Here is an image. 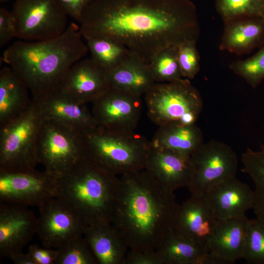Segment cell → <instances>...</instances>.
Wrapping results in <instances>:
<instances>
[{
  "mask_svg": "<svg viewBox=\"0 0 264 264\" xmlns=\"http://www.w3.org/2000/svg\"><path fill=\"white\" fill-rule=\"evenodd\" d=\"M79 27L85 39L114 40L148 64L161 50L197 42L200 34L190 0H94Z\"/></svg>",
  "mask_w": 264,
  "mask_h": 264,
  "instance_id": "cell-1",
  "label": "cell"
},
{
  "mask_svg": "<svg viewBox=\"0 0 264 264\" xmlns=\"http://www.w3.org/2000/svg\"><path fill=\"white\" fill-rule=\"evenodd\" d=\"M179 207L147 170L120 176L111 223L129 250L155 251L173 231Z\"/></svg>",
  "mask_w": 264,
  "mask_h": 264,
  "instance_id": "cell-2",
  "label": "cell"
},
{
  "mask_svg": "<svg viewBox=\"0 0 264 264\" xmlns=\"http://www.w3.org/2000/svg\"><path fill=\"white\" fill-rule=\"evenodd\" d=\"M80 27L70 23L60 35L38 41H17L3 53V61L25 83L37 100L58 88L67 70L87 53Z\"/></svg>",
  "mask_w": 264,
  "mask_h": 264,
  "instance_id": "cell-3",
  "label": "cell"
},
{
  "mask_svg": "<svg viewBox=\"0 0 264 264\" xmlns=\"http://www.w3.org/2000/svg\"><path fill=\"white\" fill-rule=\"evenodd\" d=\"M119 184L118 176L86 156L56 178L55 198L69 204L88 227L111 223Z\"/></svg>",
  "mask_w": 264,
  "mask_h": 264,
  "instance_id": "cell-4",
  "label": "cell"
},
{
  "mask_svg": "<svg viewBox=\"0 0 264 264\" xmlns=\"http://www.w3.org/2000/svg\"><path fill=\"white\" fill-rule=\"evenodd\" d=\"M86 156L115 175L145 169L151 143L134 131L96 126L84 133Z\"/></svg>",
  "mask_w": 264,
  "mask_h": 264,
  "instance_id": "cell-5",
  "label": "cell"
},
{
  "mask_svg": "<svg viewBox=\"0 0 264 264\" xmlns=\"http://www.w3.org/2000/svg\"><path fill=\"white\" fill-rule=\"evenodd\" d=\"M44 118L37 103L0 126V172L32 171L38 164L37 148Z\"/></svg>",
  "mask_w": 264,
  "mask_h": 264,
  "instance_id": "cell-6",
  "label": "cell"
},
{
  "mask_svg": "<svg viewBox=\"0 0 264 264\" xmlns=\"http://www.w3.org/2000/svg\"><path fill=\"white\" fill-rule=\"evenodd\" d=\"M144 95L148 116L158 127L195 124L203 108L199 92L186 78L155 83Z\"/></svg>",
  "mask_w": 264,
  "mask_h": 264,
  "instance_id": "cell-7",
  "label": "cell"
},
{
  "mask_svg": "<svg viewBox=\"0 0 264 264\" xmlns=\"http://www.w3.org/2000/svg\"><path fill=\"white\" fill-rule=\"evenodd\" d=\"M38 163L57 178L86 156L84 133L51 120L44 119L37 143Z\"/></svg>",
  "mask_w": 264,
  "mask_h": 264,
  "instance_id": "cell-8",
  "label": "cell"
},
{
  "mask_svg": "<svg viewBox=\"0 0 264 264\" xmlns=\"http://www.w3.org/2000/svg\"><path fill=\"white\" fill-rule=\"evenodd\" d=\"M12 12L16 37L26 41L54 38L68 26V15L58 0H15Z\"/></svg>",
  "mask_w": 264,
  "mask_h": 264,
  "instance_id": "cell-9",
  "label": "cell"
},
{
  "mask_svg": "<svg viewBox=\"0 0 264 264\" xmlns=\"http://www.w3.org/2000/svg\"><path fill=\"white\" fill-rule=\"evenodd\" d=\"M193 177L188 187L192 194L203 195L212 186L236 176L237 155L228 144L212 140L203 143L191 156Z\"/></svg>",
  "mask_w": 264,
  "mask_h": 264,
  "instance_id": "cell-10",
  "label": "cell"
},
{
  "mask_svg": "<svg viewBox=\"0 0 264 264\" xmlns=\"http://www.w3.org/2000/svg\"><path fill=\"white\" fill-rule=\"evenodd\" d=\"M39 208L36 234L44 247L59 248L83 236L88 227L75 210L59 198H54Z\"/></svg>",
  "mask_w": 264,
  "mask_h": 264,
  "instance_id": "cell-11",
  "label": "cell"
},
{
  "mask_svg": "<svg viewBox=\"0 0 264 264\" xmlns=\"http://www.w3.org/2000/svg\"><path fill=\"white\" fill-rule=\"evenodd\" d=\"M56 178L44 171L0 172L1 202L40 207L56 197Z\"/></svg>",
  "mask_w": 264,
  "mask_h": 264,
  "instance_id": "cell-12",
  "label": "cell"
},
{
  "mask_svg": "<svg viewBox=\"0 0 264 264\" xmlns=\"http://www.w3.org/2000/svg\"><path fill=\"white\" fill-rule=\"evenodd\" d=\"M92 104L97 126L105 128L134 131L141 117V97L113 87H110Z\"/></svg>",
  "mask_w": 264,
  "mask_h": 264,
  "instance_id": "cell-13",
  "label": "cell"
},
{
  "mask_svg": "<svg viewBox=\"0 0 264 264\" xmlns=\"http://www.w3.org/2000/svg\"><path fill=\"white\" fill-rule=\"evenodd\" d=\"M27 206L1 202L0 255L11 259L23 249L36 234L37 218Z\"/></svg>",
  "mask_w": 264,
  "mask_h": 264,
  "instance_id": "cell-14",
  "label": "cell"
},
{
  "mask_svg": "<svg viewBox=\"0 0 264 264\" xmlns=\"http://www.w3.org/2000/svg\"><path fill=\"white\" fill-rule=\"evenodd\" d=\"M110 88L107 71L90 58L74 63L66 72L58 88L88 104L98 99Z\"/></svg>",
  "mask_w": 264,
  "mask_h": 264,
  "instance_id": "cell-15",
  "label": "cell"
},
{
  "mask_svg": "<svg viewBox=\"0 0 264 264\" xmlns=\"http://www.w3.org/2000/svg\"><path fill=\"white\" fill-rule=\"evenodd\" d=\"M204 194L194 195L179 205L173 230L207 251L209 242L218 223Z\"/></svg>",
  "mask_w": 264,
  "mask_h": 264,
  "instance_id": "cell-16",
  "label": "cell"
},
{
  "mask_svg": "<svg viewBox=\"0 0 264 264\" xmlns=\"http://www.w3.org/2000/svg\"><path fill=\"white\" fill-rule=\"evenodd\" d=\"M204 194L219 220L246 216V212L253 208V191L236 176L212 186Z\"/></svg>",
  "mask_w": 264,
  "mask_h": 264,
  "instance_id": "cell-17",
  "label": "cell"
},
{
  "mask_svg": "<svg viewBox=\"0 0 264 264\" xmlns=\"http://www.w3.org/2000/svg\"><path fill=\"white\" fill-rule=\"evenodd\" d=\"M34 101L44 119L55 121L83 133L97 126L87 104L75 99L58 88Z\"/></svg>",
  "mask_w": 264,
  "mask_h": 264,
  "instance_id": "cell-18",
  "label": "cell"
},
{
  "mask_svg": "<svg viewBox=\"0 0 264 264\" xmlns=\"http://www.w3.org/2000/svg\"><path fill=\"white\" fill-rule=\"evenodd\" d=\"M145 169L174 192L180 188H188L193 177L191 157L152 145Z\"/></svg>",
  "mask_w": 264,
  "mask_h": 264,
  "instance_id": "cell-19",
  "label": "cell"
},
{
  "mask_svg": "<svg viewBox=\"0 0 264 264\" xmlns=\"http://www.w3.org/2000/svg\"><path fill=\"white\" fill-rule=\"evenodd\" d=\"M248 220L244 216L219 220L207 246L212 264L242 259Z\"/></svg>",
  "mask_w": 264,
  "mask_h": 264,
  "instance_id": "cell-20",
  "label": "cell"
},
{
  "mask_svg": "<svg viewBox=\"0 0 264 264\" xmlns=\"http://www.w3.org/2000/svg\"><path fill=\"white\" fill-rule=\"evenodd\" d=\"M223 22L220 43L221 50L241 55L264 44V17H244Z\"/></svg>",
  "mask_w": 264,
  "mask_h": 264,
  "instance_id": "cell-21",
  "label": "cell"
},
{
  "mask_svg": "<svg viewBox=\"0 0 264 264\" xmlns=\"http://www.w3.org/2000/svg\"><path fill=\"white\" fill-rule=\"evenodd\" d=\"M84 236L97 264H124L129 249L111 223L89 226Z\"/></svg>",
  "mask_w": 264,
  "mask_h": 264,
  "instance_id": "cell-22",
  "label": "cell"
},
{
  "mask_svg": "<svg viewBox=\"0 0 264 264\" xmlns=\"http://www.w3.org/2000/svg\"><path fill=\"white\" fill-rule=\"evenodd\" d=\"M107 74L110 87L140 97L155 83L149 64L134 54Z\"/></svg>",
  "mask_w": 264,
  "mask_h": 264,
  "instance_id": "cell-23",
  "label": "cell"
},
{
  "mask_svg": "<svg viewBox=\"0 0 264 264\" xmlns=\"http://www.w3.org/2000/svg\"><path fill=\"white\" fill-rule=\"evenodd\" d=\"M25 83L10 66L0 71V126L15 118L30 106Z\"/></svg>",
  "mask_w": 264,
  "mask_h": 264,
  "instance_id": "cell-24",
  "label": "cell"
},
{
  "mask_svg": "<svg viewBox=\"0 0 264 264\" xmlns=\"http://www.w3.org/2000/svg\"><path fill=\"white\" fill-rule=\"evenodd\" d=\"M151 143L153 147L191 157L203 143V136L195 124L174 123L158 127Z\"/></svg>",
  "mask_w": 264,
  "mask_h": 264,
  "instance_id": "cell-25",
  "label": "cell"
},
{
  "mask_svg": "<svg viewBox=\"0 0 264 264\" xmlns=\"http://www.w3.org/2000/svg\"><path fill=\"white\" fill-rule=\"evenodd\" d=\"M155 251L161 264H212L205 248L174 230Z\"/></svg>",
  "mask_w": 264,
  "mask_h": 264,
  "instance_id": "cell-26",
  "label": "cell"
},
{
  "mask_svg": "<svg viewBox=\"0 0 264 264\" xmlns=\"http://www.w3.org/2000/svg\"><path fill=\"white\" fill-rule=\"evenodd\" d=\"M241 161L242 171L254 183L253 209L256 219L264 223V147L258 151L247 148L241 155Z\"/></svg>",
  "mask_w": 264,
  "mask_h": 264,
  "instance_id": "cell-27",
  "label": "cell"
},
{
  "mask_svg": "<svg viewBox=\"0 0 264 264\" xmlns=\"http://www.w3.org/2000/svg\"><path fill=\"white\" fill-rule=\"evenodd\" d=\"M85 40L91 58L107 71L118 66L133 54L126 46L110 38Z\"/></svg>",
  "mask_w": 264,
  "mask_h": 264,
  "instance_id": "cell-28",
  "label": "cell"
},
{
  "mask_svg": "<svg viewBox=\"0 0 264 264\" xmlns=\"http://www.w3.org/2000/svg\"><path fill=\"white\" fill-rule=\"evenodd\" d=\"M178 46L164 48L148 64L155 83H168L183 78L177 59Z\"/></svg>",
  "mask_w": 264,
  "mask_h": 264,
  "instance_id": "cell-29",
  "label": "cell"
},
{
  "mask_svg": "<svg viewBox=\"0 0 264 264\" xmlns=\"http://www.w3.org/2000/svg\"><path fill=\"white\" fill-rule=\"evenodd\" d=\"M215 6L223 22L241 17L264 16V0H216Z\"/></svg>",
  "mask_w": 264,
  "mask_h": 264,
  "instance_id": "cell-30",
  "label": "cell"
},
{
  "mask_svg": "<svg viewBox=\"0 0 264 264\" xmlns=\"http://www.w3.org/2000/svg\"><path fill=\"white\" fill-rule=\"evenodd\" d=\"M242 259L250 264H264V223L248 220Z\"/></svg>",
  "mask_w": 264,
  "mask_h": 264,
  "instance_id": "cell-31",
  "label": "cell"
},
{
  "mask_svg": "<svg viewBox=\"0 0 264 264\" xmlns=\"http://www.w3.org/2000/svg\"><path fill=\"white\" fill-rule=\"evenodd\" d=\"M259 48L250 57L233 61L229 65L236 74L254 88L264 80V44Z\"/></svg>",
  "mask_w": 264,
  "mask_h": 264,
  "instance_id": "cell-32",
  "label": "cell"
},
{
  "mask_svg": "<svg viewBox=\"0 0 264 264\" xmlns=\"http://www.w3.org/2000/svg\"><path fill=\"white\" fill-rule=\"evenodd\" d=\"M57 249L58 253L55 264H97L84 235Z\"/></svg>",
  "mask_w": 264,
  "mask_h": 264,
  "instance_id": "cell-33",
  "label": "cell"
},
{
  "mask_svg": "<svg viewBox=\"0 0 264 264\" xmlns=\"http://www.w3.org/2000/svg\"><path fill=\"white\" fill-rule=\"evenodd\" d=\"M197 42L188 41L177 47V59L184 78H194L200 69V57Z\"/></svg>",
  "mask_w": 264,
  "mask_h": 264,
  "instance_id": "cell-34",
  "label": "cell"
},
{
  "mask_svg": "<svg viewBox=\"0 0 264 264\" xmlns=\"http://www.w3.org/2000/svg\"><path fill=\"white\" fill-rule=\"evenodd\" d=\"M14 37H16V29L13 13L2 7L0 9V46Z\"/></svg>",
  "mask_w": 264,
  "mask_h": 264,
  "instance_id": "cell-35",
  "label": "cell"
},
{
  "mask_svg": "<svg viewBox=\"0 0 264 264\" xmlns=\"http://www.w3.org/2000/svg\"><path fill=\"white\" fill-rule=\"evenodd\" d=\"M58 249L39 247L37 244L29 246L27 254L34 264H55Z\"/></svg>",
  "mask_w": 264,
  "mask_h": 264,
  "instance_id": "cell-36",
  "label": "cell"
},
{
  "mask_svg": "<svg viewBox=\"0 0 264 264\" xmlns=\"http://www.w3.org/2000/svg\"><path fill=\"white\" fill-rule=\"evenodd\" d=\"M124 264H161L156 251L139 252L129 250Z\"/></svg>",
  "mask_w": 264,
  "mask_h": 264,
  "instance_id": "cell-37",
  "label": "cell"
},
{
  "mask_svg": "<svg viewBox=\"0 0 264 264\" xmlns=\"http://www.w3.org/2000/svg\"><path fill=\"white\" fill-rule=\"evenodd\" d=\"M94 0H58L68 16L81 22L84 10Z\"/></svg>",
  "mask_w": 264,
  "mask_h": 264,
  "instance_id": "cell-38",
  "label": "cell"
},
{
  "mask_svg": "<svg viewBox=\"0 0 264 264\" xmlns=\"http://www.w3.org/2000/svg\"><path fill=\"white\" fill-rule=\"evenodd\" d=\"M16 264H34L27 253L21 252L10 259Z\"/></svg>",
  "mask_w": 264,
  "mask_h": 264,
  "instance_id": "cell-39",
  "label": "cell"
},
{
  "mask_svg": "<svg viewBox=\"0 0 264 264\" xmlns=\"http://www.w3.org/2000/svg\"><path fill=\"white\" fill-rule=\"evenodd\" d=\"M9 0H0V3H3V2L8 1Z\"/></svg>",
  "mask_w": 264,
  "mask_h": 264,
  "instance_id": "cell-40",
  "label": "cell"
},
{
  "mask_svg": "<svg viewBox=\"0 0 264 264\" xmlns=\"http://www.w3.org/2000/svg\"></svg>",
  "mask_w": 264,
  "mask_h": 264,
  "instance_id": "cell-41",
  "label": "cell"
}]
</instances>
